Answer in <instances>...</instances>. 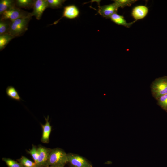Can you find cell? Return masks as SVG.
<instances>
[{
  "instance_id": "13",
  "label": "cell",
  "mask_w": 167,
  "mask_h": 167,
  "mask_svg": "<svg viewBox=\"0 0 167 167\" xmlns=\"http://www.w3.org/2000/svg\"><path fill=\"white\" fill-rule=\"evenodd\" d=\"M6 92L8 97L10 99L18 102L23 101L20 96L17 90L13 86H7L6 89Z\"/></svg>"
},
{
  "instance_id": "15",
  "label": "cell",
  "mask_w": 167,
  "mask_h": 167,
  "mask_svg": "<svg viewBox=\"0 0 167 167\" xmlns=\"http://www.w3.org/2000/svg\"><path fill=\"white\" fill-rule=\"evenodd\" d=\"M35 0H17L15 1V5L18 8L30 9L33 8Z\"/></svg>"
},
{
  "instance_id": "12",
  "label": "cell",
  "mask_w": 167,
  "mask_h": 167,
  "mask_svg": "<svg viewBox=\"0 0 167 167\" xmlns=\"http://www.w3.org/2000/svg\"><path fill=\"white\" fill-rule=\"evenodd\" d=\"M110 18L112 21L116 24L125 26L126 28H130L136 21L132 22L127 23L122 15H120L117 13L112 15Z\"/></svg>"
},
{
  "instance_id": "8",
  "label": "cell",
  "mask_w": 167,
  "mask_h": 167,
  "mask_svg": "<svg viewBox=\"0 0 167 167\" xmlns=\"http://www.w3.org/2000/svg\"><path fill=\"white\" fill-rule=\"evenodd\" d=\"M79 11L78 8L74 5L67 6L64 7L62 15L58 20L54 23L53 24H57L63 17L72 19L78 17L79 15Z\"/></svg>"
},
{
  "instance_id": "6",
  "label": "cell",
  "mask_w": 167,
  "mask_h": 167,
  "mask_svg": "<svg viewBox=\"0 0 167 167\" xmlns=\"http://www.w3.org/2000/svg\"><path fill=\"white\" fill-rule=\"evenodd\" d=\"M68 162L73 167H92V165L85 158L72 153L67 154Z\"/></svg>"
},
{
  "instance_id": "20",
  "label": "cell",
  "mask_w": 167,
  "mask_h": 167,
  "mask_svg": "<svg viewBox=\"0 0 167 167\" xmlns=\"http://www.w3.org/2000/svg\"><path fill=\"white\" fill-rule=\"evenodd\" d=\"M47 1L49 7L52 9H57L62 8L66 0H47Z\"/></svg>"
},
{
  "instance_id": "2",
  "label": "cell",
  "mask_w": 167,
  "mask_h": 167,
  "mask_svg": "<svg viewBox=\"0 0 167 167\" xmlns=\"http://www.w3.org/2000/svg\"><path fill=\"white\" fill-rule=\"evenodd\" d=\"M67 162V154L64 150L59 148L51 149L48 161L49 167H64Z\"/></svg>"
},
{
  "instance_id": "1",
  "label": "cell",
  "mask_w": 167,
  "mask_h": 167,
  "mask_svg": "<svg viewBox=\"0 0 167 167\" xmlns=\"http://www.w3.org/2000/svg\"><path fill=\"white\" fill-rule=\"evenodd\" d=\"M31 14L19 18L11 22L8 33L13 38L22 35L28 30L29 23L32 19Z\"/></svg>"
},
{
  "instance_id": "4",
  "label": "cell",
  "mask_w": 167,
  "mask_h": 167,
  "mask_svg": "<svg viewBox=\"0 0 167 167\" xmlns=\"http://www.w3.org/2000/svg\"><path fill=\"white\" fill-rule=\"evenodd\" d=\"M31 14V13L15 7L3 12L1 15L0 20L8 19L13 22L19 18L27 16Z\"/></svg>"
},
{
  "instance_id": "3",
  "label": "cell",
  "mask_w": 167,
  "mask_h": 167,
  "mask_svg": "<svg viewBox=\"0 0 167 167\" xmlns=\"http://www.w3.org/2000/svg\"><path fill=\"white\" fill-rule=\"evenodd\" d=\"M151 90L153 96L156 100L167 94V76L156 79L151 84Z\"/></svg>"
},
{
  "instance_id": "7",
  "label": "cell",
  "mask_w": 167,
  "mask_h": 167,
  "mask_svg": "<svg viewBox=\"0 0 167 167\" xmlns=\"http://www.w3.org/2000/svg\"><path fill=\"white\" fill-rule=\"evenodd\" d=\"M49 7L47 0H35L33 11L31 12L32 15L39 20L41 18L44 11Z\"/></svg>"
},
{
  "instance_id": "17",
  "label": "cell",
  "mask_w": 167,
  "mask_h": 167,
  "mask_svg": "<svg viewBox=\"0 0 167 167\" xmlns=\"http://www.w3.org/2000/svg\"><path fill=\"white\" fill-rule=\"evenodd\" d=\"M13 38H14L8 33L0 35V50H3Z\"/></svg>"
},
{
  "instance_id": "18",
  "label": "cell",
  "mask_w": 167,
  "mask_h": 167,
  "mask_svg": "<svg viewBox=\"0 0 167 167\" xmlns=\"http://www.w3.org/2000/svg\"><path fill=\"white\" fill-rule=\"evenodd\" d=\"M23 167H37L36 164L24 156L18 160Z\"/></svg>"
},
{
  "instance_id": "23",
  "label": "cell",
  "mask_w": 167,
  "mask_h": 167,
  "mask_svg": "<svg viewBox=\"0 0 167 167\" xmlns=\"http://www.w3.org/2000/svg\"><path fill=\"white\" fill-rule=\"evenodd\" d=\"M27 152L32 156L34 160V162L36 164L39 157V152L36 146L33 145L32 148L27 151Z\"/></svg>"
},
{
  "instance_id": "21",
  "label": "cell",
  "mask_w": 167,
  "mask_h": 167,
  "mask_svg": "<svg viewBox=\"0 0 167 167\" xmlns=\"http://www.w3.org/2000/svg\"><path fill=\"white\" fill-rule=\"evenodd\" d=\"M2 160L8 167H23L19 162L11 159L3 158Z\"/></svg>"
},
{
  "instance_id": "9",
  "label": "cell",
  "mask_w": 167,
  "mask_h": 167,
  "mask_svg": "<svg viewBox=\"0 0 167 167\" xmlns=\"http://www.w3.org/2000/svg\"><path fill=\"white\" fill-rule=\"evenodd\" d=\"M118 8L113 3L99 7L98 12L101 16L106 18H110L111 16L116 13Z\"/></svg>"
},
{
  "instance_id": "14",
  "label": "cell",
  "mask_w": 167,
  "mask_h": 167,
  "mask_svg": "<svg viewBox=\"0 0 167 167\" xmlns=\"http://www.w3.org/2000/svg\"><path fill=\"white\" fill-rule=\"evenodd\" d=\"M16 7L15 1L13 0H1L0 1V14L4 11Z\"/></svg>"
},
{
  "instance_id": "24",
  "label": "cell",
  "mask_w": 167,
  "mask_h": 167,
  "mask_svg": "<svg viewBox=\"0 0 167 167\" xmlns=\"http://www.w3.org/2000/svg\"><path fill=\"white\" fill-rule=\"evenodd\" d=\"M71 167H73V166H71Z\"/></svg>"
},
{
  "instance_id": "10",
  "label": "cell",
  "mask_w": 167,
  "mask_h": 167,
  "mask_svg": "<svg viewBox=\"0 0 167 167\" xmlns=\"http://www.w3.org/2000/svg\"><path fill=\"white\" fill-rule=\"evenodd\" d=\"M148 12V9L145 6L140 5L134 7L132 11L131 15L135 21L144 18Z\"/></svg>"
},
{
  "instance_id": "22",
  "label": "cell",
  "mask_w": 167,
  "mask_h": 167,
  "mask_svg": "<svg viewBox=\"0 0 167 167\" xmlns=\"http://www.w3.org/2000/svg\"><path fill=\"white\" fill-rule=\"evenodd\" d=\"M157 100L158 105L163 109L167 111V94L161 96Z\"/></svg>"
},
{
  "instance_id": "5",
  "label": "cell",
  "mask_w": 167,
  "mask_h": 167,
  "mask_svg": "<svg viewBox=\"0 0 167 167\" xmlns=\"http://www.w3.org/2000/svg\"><path fill=\"white\" fill-rule=\"evenodd\" d=\"M39 157L36 163L37 167H49L48 161L50 153L52 149L42 146L37 148Z\"/></svg>"
},
{
  "instance_id": "25",
  "label": "cell",
  "mask_w": 167,
  "mask_h": 167,
  "mask_svg": "<svg viewBox=\"0 0 167 167\" xmlns=\"http://www.w3.org/2000/svg\"></svg>"
},
{
  "instance_id": "11",
  "label": "cell",
  "mask_w": 167,
  "mask_h": 167,
  "mask_svg": "<svg viewBox=\"0 0 167 167\" xmlns=\"http://www.w3.org/2000/svg\"><path fill=\"white\" fill-rule=\"evenodd\" d=\"M45 124H41L42 129V133L41 138V141L44 143H48L49 141V136L51 131L52 127L49 121V116L45 118Z\"/></svg>"
},
{
  "instance_id": "19",
  "label": "cell",
  "mask_w": 167,
  "mask_h": 167,
  "mask_svg": "<svg viewBox=\"0 0 167 167\" xmlns=\"http://www.w3.org/2000/svg\"><path fill=\"white\" fill-rule=\"evenodd\" d=\"M114 3L117 7L124 8L126 6H130L132 4L135 2L137 0H113Z\"/></svg>"
},
{
  "instance_id": "16",
  "label": "cell",
  "mask_w": 167,
  "mask_h": 167,
  "mask_svg": "<svg viewBox=\"0 0 167 167\" xmlns=\"http://www.w3.org/2000/svg\"><path fill=\"white\" fill-rule=\"evenodd\" d=\"M11 23L8 19L0 20V35L8 33Z\"/></svg>"
}]
</instances>
